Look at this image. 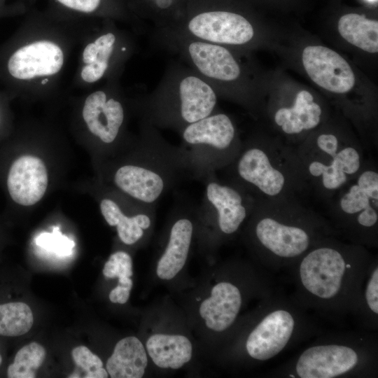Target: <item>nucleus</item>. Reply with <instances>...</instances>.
<instances>
[{
  "mask_svg": "<svg viewBox=\"0 0 378 378\" xmlns=\"http://www.w3.org/2000/svg\"><path fill=\"white\" fill-rule=\"evenodd\" d=\"M226 168L229 181L257 199L293 198L307 183L295 150L255 140L242 144Z\"/></svg>",
  "mask_w": 378,
  "mask_h": 378,
  "instance_id": "3",
  "label": "nucleus"
},
{
  "mask_svg": "<svg viewBox=\"0 0 378 378\" xmlns=\"http://www.w3.org/2000/svg\"><path fill=\"white\" fill-rule=\"evenodd\" d=\"M103 274L109 279L118 278L117 286L109 293V300L114 303L127 302L133 286L131 256L122 251L112 253L104 264Z\"/></svg>",
  "mask_w": 378,
  "mask_h": 378,
  "instance_id": "24",
  "label": "nucleus"
},
{
  "mask_svg": "<svg viewBox=\"0 0 378 378\" xmlns=\"http://www.w3.org/2000/svg\"><path fill=\"white\" fill-rule=\"evenodd\" d=\"M338 31L349 43L368 52H378V22L363 15L346 14L338 22Z\"/></svg>",
  "mask_w": 378,
  "mask_h": 378,
  "instance_id": "23",
  "label": "nucleus"
},
{
  "mask_svg": "<svg viewBox=\"0 0 378 378\" xmlns=\"http://www.w3.org/2000/svg\"><path fill=\"white\" fill-rule=\"evenodd\" d=\"M48 182V173L42 160L32 155H23L12 164L7 186L15 202L31 206L43 197Z\"/></svg>",
  "mask_w": 378,
  "mask_h": 378,
  "instance_id": "16",
  "label": "nucleus"
},
{
  "mask_svg": "<svg viewBox=\"0 0 378 378\" xmlns=\"http://www.w3.org/2000/svg\"><path fill=\"white\" fill-rule=\"evenodd\" d=\"M71 355L76 364L81 368L86 374L85 378H106L108 372L103 368L100 358L93 354L88 347L79 346L75 347Z\"/></svg>",
  "mask_w": 378,
  "mask_h": 378,
  "instance_id": "28",
  "label": "nucleus"
},
{
  "mask_svg": "<svg viewBox=\"0 0 378 378\" xmlns=\"http://www.w3.org/2000/svg\"><path fill=\"white\" fill-rule=\"evenodd\" d=\"M241 305L239 288L230 282L222 281L212 288L211 295L200 304L199 312L209 329L222 332L234 323Z\"/></svg>",
  "mask_w": 378,
  "mask_h": 378,
  "instance_id": "18",
  "label": "nucleus"
},
{
  "mask_svg": "<svg viewBox=\"0 0 378 378\" xmlns=\"http://www.w3.org/2000/svg\"><path fill=\"white\" fill-rule=\"evenodd\" d=\"M141 136L128 161L113 172V185L142 203L156 206L169 190L190 179L182 148L169 143L158 128L143 120Z\"/></svg>",
  "mask_w": 378,
  "mask_h": 378,
  "instance_id": "1",
  "label": "nucleus"
},
{
  "mask_svg": "<svg viewBox=\"0 0 378 378\" xmlns=\"http://www.w3.org/2000/svg\"><path fill=\"white\" fill-rule=\"evenodd\" d=\"M61 6L69 10L81 13H93L99 10L104 0H55Z\"/></svg>",
  "mask_w": 378,
  "mask_h": 378,
  "instance_id": "29",
  "label": "nucleus"
},
{
  "mask_svg": "<svg viewBox=\"0 0 378 378\" xmlns=\"http://www.w3.org/2000/svg\"><path fill=\"white\" fill-rule=\"evenodd\" d=\"M46 357V350L36 342L29 343L16 353L7 368L9 378H34Z\"/></svg>",
  "mask_w": 378,
  "mask_h": 378,
  "instance_id": "26",
  "label": "nucleus"
},
{
  "mask_svg": "<svg viewBox=\"0 0 378 378\" xmlns=\"http://www.w3.org/2000/svg\"><path fill=\"white\" fill-rule=\"evenodd\" d=\"M2 361H3V358H2L1 354H0V366H1V364H2Z\"/></svg>",
  "mask_w": 378,
  "mask_h": 378,
  "instance_id": "33",
  "label": "nucleus"
},
{
  "mask_svg": "<svg viewBox=\"0 0 378 378\" xmlns=\"http://www.w3.org/2000/svg\"><path fill=\"white\" fill-rule=\"evenodd\" d=\"M34 316L24 302H10L0 304V335L18 337L31 329Z\"/></svg>",
  "mask_w": 378,
  "mask_h": 378,
  "instance_id": "25",
  "label": "nucleus"
},
{
  "mask_svg": "<svg viewBox=\"0 0 378 378\" xmlns=\"http://www.w3.org/2000/svg\"><path fill=\"white\" fill-rule=\"evenodd\" d=\"M214 89L182 62L169 64L157 87L142 101L143 120L178 133L216 111Z\"/></svg>",
  "mask_w": 378,
  "mask_h": 378,
  "instance_id": "2",
  "label": "nucleus"
},
{
  "mask_svg": "<svg viewBox=\"0 0 378 378\" xmlns=\"http://www.w3.org/2000/svg\"><path fill=\"white\" fill-rule=\"evenodd\" d=\"M294 326V318L288 311L270 313L249 334L246 342L248 355L259 360L272 358L286 346Z\"/></svg>",
  "mask_w": 378,
  "mask_h": 378,
  "instance_id": "15",
  "label": "nucleus"
},
{
  "mask_svg": "<svg viewBox=\"0 0 378 378\" xmlns=\"http://www.w3.org/2000/svg\"><path fill=\"white\" fill-rule=\"evenodd\" d=\"M174 207L167 242L156 268L158 276L163 280L173 279L183 267L195 229L197 206L182 202Z\"/></svg>",
  "mask_w": 378,
  "mask_h": 378,
  "instance_id": "11",
  "label": "nucleus"
},
{
  "mask_svg": "<svg viewBox=\"0 0 378 378\" xmlns=\"http://www.w3.org/2000/svg\"><path fill=\"white\" fill-rule=\"evenodd\" d=\"M367 1L371 3H374L377 1V0H367Z\"/></svg>",
  "mask_w": 378,
  "mask_h": 378,
  "instance_id": "34",
  "label": "nucleus"
},
{
  "mask_svg": "<svg viewBox=\"0 0 378 378\" xmlns=\"http://www.w3.org/2000/svg\"><path fill=\"white\" fill-rule=\"evenodd\" d=\"M204 195L197 206V218L214 225L225 235L232 234L251 214L256 198L240 186L221 181L213 173L203 181Z\"/></svg>",
  "mask_w": 378,
  "mask_h": 378,
  "instance_id": "7",
  "label": "nucleus"
},
{
  "mask_svg": "<svg viewBox=\"0 0 378 378\" xmlns=\"http://www.w3.org/2000/svg\"><path fill=\"white\" fill-rule=\"evenodd\" d=\"M156 206L148 205L143 209L127 214L115 199L104 197L100 210L106 223L116 227L119 239L127 245H133L144 238L152 227Z\"/></svg>",
  "mask_w": 378,
  "mask_h": 378,
  "instance_id": "19",
  "label": "nucleus"
},
{
  "mask_svg": "<svg viewBox=\"0 0 378 378\" xmlns=\"http://www.w3.org/2000/svg\"><path fill=\"white\" fill-rule=\"evenodd\" d=\"M302 60L312 80L328 91L345 93L355 84V76L349 63L327 47L307 46L302 51Z\"/></svg>",
  "mask_w": 378,
  "mask_h": 378,
  "instance_id": "12",
  "label": "nucleus"
},
{
  "mask_svg": "<svg viewBox=\"0 0 378 378\" xmlns=\"http://www.w3.org/2000/svg\"><path fill=\"white\" fill-rule=\"evenodd\" d=\"M83 117L91 133L109 145L119 136L125 113L121 102L108 97L104 91L99 90L85 99Z\"/></svg>",
  "mask_w": 378,
  "mask_h": 378,
  "instance_id": "17",
  "label": "nucleus"
},
{
  "mask_svg": "<svg viewBox=\"0 0 378 378\" xmlns=\"http://www.w3.org/2000/svg\"><path fill=\"white\" fill-rule=\"evenodd\" d=\"M47 81H48V79H44V80L41 82V83H42V84H45L46 83H47Z\"/></svg>",
  "mask_w": 378,
  "mask_h": 378,
  "instance_id": "35",
  "label": "nucleus"
},
{
  "mask_svg": "<svg viewBox=\"0 0 378 378\" xmlns=\"http://www.w3.org/2000/svg\"><path fill=\"white\" fill-rule=\"evenodd\" d=\"M307 183L332 195L365 165L362 148L331 132H323L296 148Z\"/></svg>",
  "mask_w": 378,
  "mask_h": 378,
  "instance_id": "5",
  "label": "nucleus"
},
{
  "mask_svg": "<svg viewBox=\"0 0 378 378\" xmlns=\"http://www.w3.org/2000/svg\"><path fill=\"white\" fill-rule=\"evenodd\" d=\"M293 198L257 199L252 210L253 233L267 251L281 258L301 255L309 247L308 230L287 220Z\"/></svg>",
  "mask_w": 378,
  "mask_h": 378,
  "instance_id": "6",
  "label": "nucleus"
},
{
  "mask_svg": "<svg viewBox=\"0 0 378 378\" xmlns=\"http://www.w3.org/2000/svg\"><path fill=\"white\" fill-rule=\"evenodd\" d=\"M356 352L337 344L321 345L306 349L296 364L301 378H332L350 371L357 365Z\"/></svg>",
  "mask_w": 378,
  "mask_h": 378,
  "instance_id": "14",
  "label": "nucleus"
},
{
  "mask_svg": "<svg viewBox=\"0 0 378 378\" xmlns=\"http://www.w3.org/2000/svg\"><path fill=\"white\" fill-rule=\"evenodd\" d=\"M109 63L96 59L85 64L81 71L82 78L88 83H94L101 79L109 67Z\"/></svg>",
  "mask_w": 378,
  "mask_h": 378,
  "instance_id": "30",
  "label": "nucleus"
},
{
  "mask_svg": "<svg viewBox=\"0 0 378 378\" xmlns=\"http://www.w3.org/2000/svg\"><path fill=\"white\" fill-rule=\"evenodd\" d=\"M99 48L94 42L90 43L85 48L83 52V61L85 64L94 62L98 56Z\"/></svg>",
  "mask_w": 378,
  "mask_h": 378,
  "instance_id": "32",
  "label": "nucleus"
},
{
  "mask_svg": "<svg viewBox=\"0 0 378 378\" xmlns=\"http://www.w3.org/2000/svg\"><path fill=\"white\" fill-rule=\"evenodd\" d=\"M146 347L154 364L163 369H179L192 355L190 341L181 335L154 334L148 339Z\"/></svg>",
  "mask_w": 378,
  "mask_h": 378,
  "instance_id": "22",
  "label": "nucleus"
},
{
  "mask_svg": "<svg viewBox=\"0 0 378 378\" xmlns=\"http://www.w3.org/2000/svg\"><path fill=\"white\" fill-rule=\"evenodd\" d=\"M148 365L146 349L136 337L130 336L115 344L106 364V370L112 378H141Z\"/></svg>",
  "mask_w": 378,
  "mask_h": 378,
  "instance_id": "21",
  "label": "nucleus"
},
{
  "mask_svg": "<svg viewBox=\"0 0 378 378\" xmlns=\"http://www.w3.org/2000/svg\"><path fill=\"white\" fill-rule=\"evenodd\" d=\"M334 207L346 220L363 228L378 221V172L375 167L363 166L351 181L337 191Z\"/></svg>",
  "mask_w": 378,
  "mask_h": 378,
  "instance_id": "9",
  "label": "nucleus"
},
{
  "mask_svg": "<svg viewBox=\"0 0 378 378\" xmlns=\"http://www.w3.org/2000/svg\"><path fill=\"white\" fill-rule=\"evenodd\" d=\"M346 267L345 259L339 250L330 246L315 248L301 261V282L311 294L321 299H330L340 291Z\"/></svg>",
  "mask_w": 378,
  "mask_h": 378,
  "instance_id": "10",
  "label": "nucleus"
},
{
  "mask_svg": "<svg viewBox=\"0 0 378 378\" xmlns=\"http://www.w3.org/2000/svg\"><path fill=\"white\" fill-rule=\"evenodd\" d=\"M35 243L42 248L60 257L72 253L74 241L62 234L59 226H54L52 232H42L35 238Z\"/></svg>",
  "mask_w": 378,
  "mask_h": 378,
  "instance_id": "27",
  "label": "nucleus"
},
{
  "mask_svg": "<svg viewBox=\"0 0 378 378\" xmlns=\"http://www.w3.org/2000/svg\"><path fill=\"white\" fill-rule=\"evenodd\" d=\"M169 29L188 37L218 44L241 46L254 37L255 30L241 14L216 9H204L183 18Z\"/></svg>",
  "mask_w": 378,
  "mask_h": 378,
  "instance_id": "8",
  "label": "nucleus"
},
{
  "mask_svg": "<svg viewBox=\"0 0 378 378\" xmlns=\"http://www.w3.org/2000/svg\"><path fill=\"white\" fill-rule=\"evenodd\" d=\"M368 307L374 313H378V270L376 268L368 283L365 291Z\"/></svg>",
  "mask_w": 378,
  "mask_h": 378,
  "instance_id": "31",
  "label": "nucleus"
},
{
  "mask_svg": "<svg viewBox=\"0 0 378 378\" xmlns=\"http://www.w3.org/2000/svg\"><path fill=\"white\" fill-rule=\"evenodd\" d=\"M322 109L314 102L307 90L300 91L290 106L278 108L274 122L281 132L288 136H296L316 128L321 120Z\"/></svg>",
  "mask_w": 378,
  "mask_h": 378,
  "instance_id": "20",
  "label": "nucleus"
},
{
  "mask_svg": "<svg viewBox=\"0 0 378 378\" xmlns=\"http://www.w3.org/2000/svg\"><path fill=\"white\" fill-rule=\"evenodd\" d=\"M64 63V54L57 44L41 41L15 50L8 57L6 69L17 80H29L58 73Z\"/></svg>",
  "mask_w": 378,
  "mask_h": 378,
  "instance_id": "13",
  "label": "nucleus"
},
{
  "mask_svg": "<svg viewBox=\"0 0 378 378\" xmlns=\"http://www.w3.org/2000/svg\"><path fill=\"white\" fill-rule=\"evenodd\" d=\"M178 134L190 179L201 181L228 167L242 146L232 119L217 111L187 125Z\"/></svg>",
  "mask_w": 378,
  "mask_h": 378,
  "instance_id": "4",
  "label": "nucleus"
}]
</instances>
